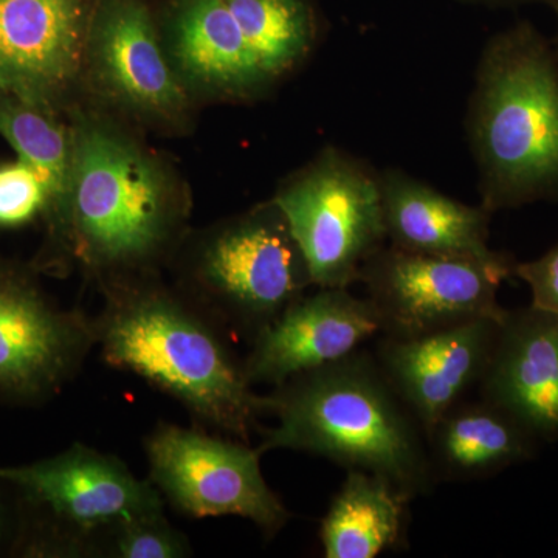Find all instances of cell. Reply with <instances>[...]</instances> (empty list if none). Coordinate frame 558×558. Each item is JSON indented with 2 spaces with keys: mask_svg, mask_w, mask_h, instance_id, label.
Instances as JSON below:
<instances>
[{
  "mask_svg": "<svg viewBox=\"0 0 558 558\" xmlns=\"http://www.w3.org/2000/svg\"><path fill=\"white\" fill-rule=\"evenodd\" d=\"M281 209L315 288L349 289L387 245L380 172L339 148H325L279 185Z\"/></svg>",
  "mask_w": 558,
  "mask_h": 558,
  "instance_id": "obj_7",
  "label": "cell"
},
{
  "mask_svg": "<svg viewBox=\"0 0 558 558\" xmlns=\"http://www.w3.org/2000/svg\"><path fill=\"white\" fill-rule=\"evenodd\" d=\"M193 556L186 535L178 531L163 512L145 513L120 521L98 545V557L185 558Z\"/></svg>",
  "mask_w": 558,
  "mask_h": 558,
  "instance_id": "obj_22",
  "label": "cell"
},
{
  "mask_svg": "<svg viewBox=\"0 0 558 558\" xmlns=\"http://www.w3.org/2000/svg\"><path fill=\"white\" fill-rule=\"evenodd\" d=\"M498 319L478 318L413 337L380 333L377 365L425 435L480 384Z\"/></svg>",
  "mask_w": 558,
  "mask_h": 558,
  "instance_id": "obj_12",
  "label": "cell"
},
{
  "mask_svg": "<svg viewBox=\"0 0 558 558\" xmlns=\"http://www.w3.org/2000/svg\"><path fill=\"white\" fill-rule=\"evenodd\" d=\"M429 461L436 481L487 478L531 457L534 436L486 400L447 411L428 429Z\"/></svg>",
  "mask_w": 558,
  "mask_h": 558,
  "instance_id": "obj_18",
  "label": "cell"
},
{
  "mask_svg": "<svg viewBox=\"0 0 558 558\" xmlns=\"http://www.w3.org/2000/svg\"><path fill=\"white\" fill-rule=\"evenodd\" d=\"M95 341L110 366L178 400L191 417L248 442L267 396L253 391L227 332L156 274L101 282Z\"/></svg>",
  "mask_w": 558,
  "mask_h": 558,
  "instance_id": "obj_1",
  "label": "cell"
},
{
  "mask_svg": "<svg viewBox=\"0 0 558 558\" xmlns=\"http://www.w3.org/2000/svg\"><path fill=\"white\" fill-rule=\"evenodd\" d=\"M21 501L16 490L0 480V557H13L21 532Z\"/></svg>",
  "mask_w": 558,
  "mask_h": 558,
  "instance_id": "obj_25",
  "label": "cell"
},
{
  "mask_svg": "<svg viewBox=\"0 0 558 558\" xmlns=\"http://www.w3.org/2000/svg\"><path fill=\"white\" fill-rule=\"evenodd\" d=\"M413 498L391 481L348 470L319 526L326 558H376L407 546Z\"/></svg>",
  "mask_w": 558,
  "mask_h": 558,
  "instance_id": "obj_19",
  "label": "cell"
},
{
  "mask_svg": "<svg viewBox=\"0 0 558 558\" xmlns=\"http://www.w3.org/2000/svg\"><path fill=\"white\" fill-rule=\"evenodd\" d=\"M170 57L180 80L218 94L248 97L269 84L226 0H179Z\"/></svg>",
  "mask_w": 558,
  "mask_h": 558,
  "instance_id": "obj_17",
  "label": "cell"
},
{
  "mask_svg": "<svg viewBox=\"0 0 558 558\" xmlns=\"http://www.w3.org/2000/svg\"><path fill=\"white\" fill-rule=\"evenodd\" d=\"M0 480L21 501L13 557H98L110 527L163 512V498L149 480H138L121 459L81 442L32 464L0 465Z\"/></svg>",
  "mask_w": 558,
  "mask_h": 558,
  "instance_id": "obj_6",
  "label": "cell"
},
{
  "mask_svg": "<svg viewBox=\"0 0 558 558\" xmlns=\"http://www.w3.org/2000/svg\"><path fill=\"white\" fill-rule=\"evenodd\" d=\"M388 244L407 252L509 263L488 247L492 213L446 196L398 168L380 172Z\"/></svg>",
  "mask_w": 558,
  "mask_h": 558,
  "instance_id": "obj_16",
  "label": "cell"
},
{
  "mask_svg": "<svg viewBox=\"0 0 558 558\" xmlns=\"http://www.w3.org/2000/svg\"><path fill=\"white\" fill-rule=\"evenodd\" d=\"M468 134L488 211L558 197V62L532 28L483 50Z\"/></svg>",
  "mask_w": 558,
  "mask_h": 558,
  "instance_id": "obj_4",
  "label": "cell"
},
{
  "mask_svg": "<svg viewBox=\"0 0 558 558\" xmlns=\"http://www.w3.org/2000/svg\"><path fill=\"white\" fill-rule=\"evenodd\" d=\"M310 288V266L274 201L196 238L180 263L179 292L248 341Z\"/></svg>",
  "mask_w": 558,
  "mask_h": 558,
  "instance_id": "obj_5",
  "label": "cell"
},
{
  "mask_svg": "<svg viewBox=\"0 0 558 558\" xmlns=\"http://www.w3.org/2000/svg\"><path fill=\"white\" fill-rule=\"evenodd\" d=\"M86 53L101 89L132 112L171 119L185 108L182 80L138 0H101L90 17Z\"/></svg>",
  "mask_w": 558,
  "mask_h": 558,
  "instance_id": "obj_14",
  "label": "cell"
},
{
  "mask_svg": "<svg viewBox=\"0 0 558 558\" xmlns=\"http://www.w3.org/2000/svg\"><path fill=\"white\" fill-rule=\"evenodd\" d=\"M380 333L379 312L368 299L349 289L317 288L250 341L242 366L252 387L274 388L348 357Z\"/></svg>",
  "mask_w": 558,
  "mask_h": 558,
  "instance_id": "obj_11",
  "label": "cell"
},
{
  "mask_svg": "<svg viewBox=\"0 0 558 558\" xmlns=\"http://www.w3.org/2000/svg\"><path fill=\"white\" fill-rule=\"evenodd\" d=\"M481 399L498 407L534 438L558 440V317L529 307L499 323L480 384Z\"/></svg>",
  "mask_w": 558,
  "mask_h": 558,
  "instance_id": "obj_15",
  "label": "cell"
},
{
  "mask_svg": "<svg viewBox=\"0 0 558 558\" xmlns=\"http://www.w3.org/2000/svg\"><path fill=\"white\" fill-rule=\"evenodd\" d=\"M51 213V196L38 172L17 159L0 165V230H17Z\"/></svg>",
  "mask_w": 558,
  "mask_h": 558,
  "instance_id": "obj_23",
  "label": "cell"
},
{
  "mask_svg": "<svg viewBox=\"0 0 558 558\" xmlns=\"http://www.w3.org/2000/svg\"><path fill=\"white\" fill-rule=\"evenodd\" d=\"M145 451L150 483L182 515L241 517L267 539L292 519L260 472L263 453L244 440L159 422L145 439Z\"/></svg>",
  "mask_w": 558,
  "mask_h": 558,
  "instance_id": "obj_8",
  "label": "cell"
},
{
  "mask_svg": "<svg viewBox=\"0 0 558 558\" xmlns=\"http://www.w3.org/2000/svg\"><path fill=\"white\" fill-rule=\"evenodd\" d=\"M266 396L277 424L260 429V453L284 449L329 459L384 476L413 499L435 490L424 428L365 349Z\"/></svg>",
  "mask_w": 558,
  "mask_h": 558,
  "instance_id": "obj_3",
  "label": "cell"
},
{
  "mask_svg": "<svg viewBox=\"0 0 558 558\" xmlns=\"http://www.w3.org/2000/svg\"><path fill=\"white\" fill-rule=\"evenodd\" d=\"M513 275L531 289L532 307L558 317V242L539 258L515 264Z\"/></svg>",
  "mask_w": 558,
  "mask_h": 558,
  "instance_id": "obj_24",
  "label": "cell"
},
{
  "mask_svg": "<svg viewBox=\"0 0 558 558\" xmlns=\"http://www.w3.org/2000/svg\"><path fill=\"white\" fill-rule=\"evenodd\" d=\"M186 216L182 191L142 146L105 121L73 128L51 236L98 284L153 275L178 250Z\"/></svg>",
  "mask_w": 558,
  "mask_h": 558,
  "instance_id": "obj_2",
  "label": "cell"
},
{
  "mask_svg": "<svg viewBox=\"0 0 558 558\" xmlns=\"http://www.w3.org/2000/svg\"><path fill=\"white\" fill-rule=\"evenodd\" d=\"M513 267L387 244L366 260L359 282L379 312L381 333L413 337L470 319L502 322L508 311L498 304V290Z\"/></svg>",
  "mask_w": 558,
  "mask_h": 558,
  "instance_id": "obj_9",
  "label": "cell"
},
{
  "mask_svg": "<svg viewBox=\"0 0 558 558\" xmlns=\"http://www.w3.org/2000/svg\"><path fill=\"white\" fill-rule=\"evenodd\" d=\"M86 0H0V94L49 110L86 54Z\"/></svg>",
  "mask_w": 558,
  "mask_h": 558,
  "instance_id": "obj_13",
  "label": "cell"
},
{
  "mask_svg": "<svg viewBox=\"0 0 558 558\" xmlns=\"http://www.w3.org/2000/svg\"><path fill=\"white\" fill-rule=\"evenodd\" d=\"M95 347L92 317L62 310L31 271L0 259V403L39 407L57 398Z\"/></svg>",
  "mask_w": 558,
  "mask_h": 558,
  "instance_id": "obj_10",
  "label": "cell"
},
{
  "mask_svg": "<svg viewBox=\"0 0 558 558\" xmlns=\"http://www.w3.org/2000/svg\"><path fill=\"white\" fill-rule=\"evenodd\" d=\"M266 78H282L314 50L317 24L307 0H226Z\"/></svg>",
  "mask_w": 558,
  "mask_h": 558,
  "instance_id": "obj_20",
  "label": "cell"
},
{
  "mask_svg": "<svg viewBox=\"0 0 558 558\" xmlns=\"http://www.w3.org/2000/svg\"><path fill=\"white\" fill-rule=\"evenodd\" d=\"M0 134L16 150L17 159L38 172L49 189L50 220L68 191L70 134L51 119L47 109L3 94H0Z\"/></svg>",
  "mask_w": 558,
  "mask_h": 558,
  "instance_id": "obj_21",
  "label": "cell"
}]
</instances>
